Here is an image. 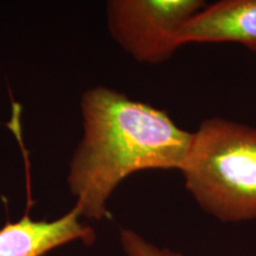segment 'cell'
Wrapping results in <instances>:
<instances>
[{"label":"cell","mask_w":256,"mask_h":256,"mask_svg":"<svg viewBox=\"0 0 256 256\" xmlns=\"http://www.w3.org/2000/svg\"><path fill=\"white\" fill-rule=\"evenodd\" d=\"M206 5L203 0H112L107 2L108 28L136 62L160 64L180 48L179 31Z\"/></svg>","instance_id":"3957f363"},{"label":"cell","mask_w":256,"mask_h":256,"mask_svg":"<svg viewBox=\"0 0 256 256\" xmlns=\"http://www.w3.org/2000/svg\"><path fill=\"white\" fill-rule=\"evenodd\" d=\"M76 206L55 220H34L28 214L0 229V256H44L68 243L92 244L95 232L82 224Z\"/></svg>","instance_id":"277c9868"},{"label":"cell","mask_w":256,"mask_h":256,"mask_svg":"<svg viewBox=\"0 0 256 256\" xmlns=\"http://www.w3.org/2000/svg\"><path fill=\"white\" fill-rule=\"evenodd\" d=\"M81 113L83 136L66 179L81 217H108V200L130 174L183 165L192 133L165 110L101 86L83 92Z\"/></svg>","instance_id":"6da1fadb"},{"label":"cell","mask_w":256,"mask_h":256,"mask_svg":"<svg viewBox=\"0 0 256 256\" xmlns=\"http://www.w3.org/2000/svg\"><path fill=\"white\" fill-rule=\"evenodd\" d=\"M179 171L200 209L226 223L256 218V128L224 118L192 132Z\"/></svg>","instance_id":"7a4b0ae2"},{"label":"cell","mask_w":256,"mask_h":256,"mask_svg":"<svg viewBox=\"0 0 256 256\" xmlns=\"http://www.w3.org/2000/svg\"><path fill=\"white\" fill-rule=\"evenodd\" d=\"M178 43H236L256 52V0L206 5L184 24Z\"/></svg>","instance_id":"5b68a950"},{"label":"cell","mask_w":256,"mask_h":256,"mask_svg":"<svg viewBox=\"0 0 256 256\" xmlns=\"http://www.w3.org/2000/svg\"><path fill=\"white\" fill-rule=\"evenodd\" d=\"M120 242L127 256H184L168 248L156 247L130 229L120 230Z\"/></svg>","instance_id":"8992f818"}]
</instances>
